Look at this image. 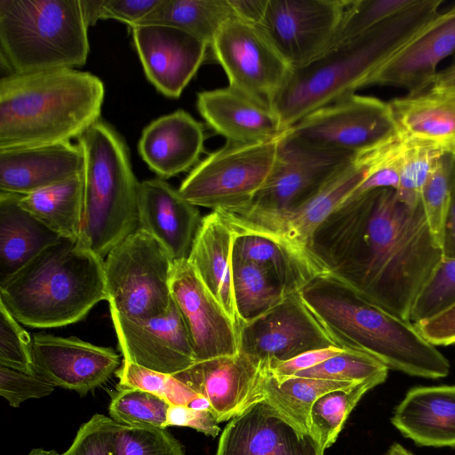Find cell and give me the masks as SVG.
<instances>
[{"label":"cell","instance_id":"6da1fadb","mask_svg":"<svg viewBox=\"0 0 455 455\" xmlns=\"http://www.w3.org/2000/svg\"><path fill=\"white\" fill-rule=\"evenodd\" d=\"M309 251L327 273L406 321L443 257L422 204L411 206L390 188L344 201L315 230Z\"/></svg>","mask_w":455,"mask_h":455},{"label":"cell","instance_id":"7a4b0ae2","mask_svg":"<svg viewBox=\"0 0 455 455\" xmlns=\"http://www.w3.org/2000/svg\"><path fill=\"white\" fill-rule=\"evenodd\" d=\"M299 294L338 347L366 354L413 377L437 379L449 374L448 359L413 323L371 302L331 274L316 275Z\"/></svg>","mask_w":455,"mask_h":455},{"label":"cell","instance_id":"3957f363","mask_svg":"<svg viewBox=\"0 0 455 455\" xmlns=\"http://www.w3.org/2000/svg\"><path fill=\"white\" fill-rule=\"evenodd\" d=\"M442 0H417L366 32L292 68L272 108L289 129L313 111L355 93L376 70L438 13Z\"/></svg>","mask_w":455,"mask_h":455},{"label":"cell","instance_id":"277c9868","mask_svg":"<svg viewBox=\"0 0 455 455\" xmlns=\"http://www.w3.org/2000/svg\"><path fill=\"white\" fill-rule=\"evenodd\" d=\"M103 82L75 68L0 80V149L70 142L100 120Z\"/></svg>","mask_w":455,"mask_h":455},{"label":"cell","instance_id":"5b68a950","mask_svg":"<svg viewBox=\"0 0 455 455\" xmlns=\"http://www.w3.org/2000/svg\"><path fill=\"white\" fill-rule=\"evenodd\" d=\"M102 300H108L104 259L63 237L0 283V302L34 328L75 323Z\"/></svg>","mask_w":455,"mask_h":455},{"label":"cell","instance_id":"8992f818","mask_svg":"<svg viewBox=\"0 0 455 455\" xmlns=\"http://www.w3.org/2000/svg\"><path fill=\"white\" fill-rule=\"evenodd\" d=\"M84 154V208L77 242L104 259L139 228L140 183L118 132L99 120L79 138Z\"/></svg>","mask_w":455,"mask_h":455},{"label":"cell","instance_id":"52a82bcc","mask_svg":"<svg viewBox=\"0 0 455 455\" xmlns=\"http://www.w3.org/2000/svg\"><path fill=\"white\" fill-rule=\"evenodd\" d=\"M81 0H0V49L12 74L74 68L90 51Z\"/></svg>","mask_w":455,"mask_h":455},{"label":"cell","instance_id":"ba28073f","mask_svg":"<svg viewBox=\"0 0 455 455\" xmlns=\"http://www.w3.org/2000/svg\"><path fill=\"white\" fill-rule=\"evenodd\" d=\"M173 264L166 249L149 233L138 228L129 235L104 259L110 312L132 319L167 312L172 303Z\"/></svg>","mask_w":455,"mask_h":455},{"label":"cell","instance_id":"9c48e42d","mask_svg":"<svg viewBox=\"0 0 455 455\" xmlns=\"http://www.w3.org/2000/svg\"><path fill=\"white\" fill-rule=\"evenodd\" d=\"M285 134L254 144L227 141L191 170L180 194L215 212L246 205L269 179Z\"/></svg>","mask_w":455,"mask_h":455},{"label":"cell","instance_id":"30bf717a","mask_svg":"<svg viewBox=\"0 0 455 455\" xmlns=\"http://www.w3.org/2000/svg\"><path fill=\"white\" fill-rule=\"evenodd\" d=\"M396 133L388 103L352 93L308 114L287 135L325 150L357 154Z\"/></svg>","mask_w":455,"mask_h":455},{"label":"cell","instance_id":"8fae6325","mask_svg":"<svg viewBox=\"0 0 455 455\" xmlns=\"http://www.w3.org/2000/svg\"><path fill=\"white\" fill-rule=\"evenodd\" d=\"M355 156L314 148L290 138L286 132L264 187L246 205L227 211L251 213L293 211L315 196Z\"/></svg>","mask_w":455,"mask_h":455},{"label":"cell","instance_id":"7c38bea8","mask_svg":"<svg viewBox=\"0 0 455 455\" xmlns=\"http://www.w3.org/2000/svg\"><path fill=\"white\" fill-rule=\"evenodd\" d=\"M238 339L239 353L264 372L302 353L337 347L299 292L241 323Z\"/></svg>","mask_w":455,"mask_h":455},{"label":"cell","instance_id":"4fadbf2b","mask_svg":"<svg viewBox=\"0 0 455 455\" xmlns=\"http://www.w3.org/2000/svg\"><path fill=\"white\" fill-rule=\"evenodd\" d=\"M211 48L229 87L272 108L291 68L257 26L233 17L220 28Z\"/></svg>","mask_w":455,"mask_h":455},{"label":"cell","instance_id":"5bb4252c","mask_svg":"<svg viewBox=\"0 0 455 455\" xmlns=\"http://www.w3.org/2000/svg\"><path fill=\"white\" fill-rule=\"evenodd\" d=\"M367 165L356 154L355 159L315 196L302 206L283 213H251L217 211L235 234H254L275 239L315 259L309 244L315 230L363 182ZM215 212V211H213Z\"/></svg>","mask_w":455,"mask_h":455},{"label":"cell","instance_id":"9a60e30c","mask_svg":"<svg viewBox=\"0 0 455 455\" xmlns=\"http://www.w3.org/2000/svg\"><path fill=\"white\" fill-rule=\"evenodd\" d=\"M348 0H267L257 25L292 68L311 62L331 45Z\"/></svg>","mask_w":455,"mask_h":455},{"label":"cell","instance_id":"2e32d148","mask_svg":"<svg viewBox=\"0 0 455 455\" xmlns=\"http://www.w3.org/2000/svg\"><path fill=\"white\" fill-rule=\"evenodd\" d=\"M170 286L187 327L196 362L239 353L236 325L188 259L174 261Z\"/></svg>","mask_w":455,"mask_h":455},{"label":"cell","instance_id":"e0dca14e","mask_svg":"<svg viewBox=\"0 0 455 455\" xmlns=\"http://www.w3.org/2000/svg\"><path fill=\"white\" fill-rule=\"evenodd\" d=\"M110 314L124 360L171 375L196 362L187 327L173 299L167 312L151 318Z\"/></svg>","mask_w":455,"mask_h":455},{"label":"cell","instance_id":"ac0fdd59","mask_svg":"<svg viewBox=\"0 0 455 455\" xmlns=\"http://www.w3.org/2000/svg\"><path fill=\"white\" fill-rule=\"evenodd\" d=\"M34 371L55 387L81 395L99 387L120 367V355L75 337L32 336Z\"/></svg>","mask_w":455,"mask_h":455},{"label":"cell","instance_id":"d6986e66","mask_svg":"<svg viewBox=\"0 0 455 455\" xmlns=\"http://www.w3.org/2000/svg\"><path fill=\"white\" fill-rule=\"evenodd\" d=\"M130 28L148 81L164 95L179 98L204 60L209 46L172 26L142 24Z\"/></svg>","mask_w":455,"mask_h":455},{"label":"cell","instance_id":"ffe728a7","mask_svg":"<svg viewBox=\"0 0 455 455\" xmlns=\"http://www.w3.org/2000/svg\"><path fill=\"white\" fill-rule=\"evenodd\" d=\"M216 455H324V451L311 433L260 400L229 420Z\"/></svg>","mask_w":455,"mask_h":455},{"label":"cell","instance_id":"44dd1931","mask_svg":"<svg viewBox=\"0 0 455 455\" xmlns=\"http://www.w3.org/2000/svg\"><path fill=\"white\" fill-rule=\"evenodd\" d=\"M455 52V5L437 13L371 76L367 85L406 89L408 94L426 91L439 63Z\"/></svg>","mask_w":455,"mask_h":455},{"label":"cell","instance_id":"7402d4cb","mask_svg":"<svg viewBox=\"0 0 455 455\" xmlns=\"http://www.w3.org/2000/svg\"><path fill=\"white\" fill-rule=\"evenodd\" d=\"M264 374L248 357L238 353L196 361L172 376L204 396L220 423L263 400L260 385Z\"/></svg>","mask_w":455,"mask_h":455},{"label":"cell","instance_id":"603a6c76","mask_svg":"<svg viewBox=\"0 0 455 455\" xmlns=\"http://www.w3.org/2000/svg\"><path fill=\"white\" fill-rule=\"evenodd\" d=\"M138 212L139 228L157 239L174 261L188 258L202 218L178 189L161 178L140 182Z\"/></svg>","mask_w":455,"mask_h":455},{"label":"cell","instance_id":"cb8c5ba5","mask_svg":"<svg viewBox=\"0 0 455 455\" xmlns=\"http://www.w3.org/2000/svg\"><path fill=\"white\" fill-rule=\"evenodd\" d=\"M78 144H56L0 149V192L28 195L84 172Z\"/></svg>","mask_w":455,"mask_h":455},{"label":"cell","instance_id":"d4e9b609","mask_svg":"<svg viewBox=\"0 0 455 455\" xmlns=\"http://www.w3.org/2000/svg\"><path fill=\"white\" fill-rule=\"evenodd\" d=\"M196 105L208 125L227 141L260 143L288 131L272 108L229 86L199 92Z\"/></svg>","mask_w":455,"mask_h":455},{"label":"cell","instance_id":"484cf974","mask_svg":"<svg viewBox=\"0 0 455 455\" xmlns=\"http://www.w3.org/2000/svg\"><path fill=\"white\" fill-rule=\"evenodd\" d=\"M390 421L419 447L455 449V385L410 388Z\"/></svg>","mask_w":455,"mask_h":455},{"label":"cell","instance_id":"4316f807","mask_svg":"<svg viewBox=\"0 0 455 455\" xmlns=\"http://www.w3.org/2000/svg\"><path fill=\"white\" fill-rule=\"evenodd\" d=\"M204 143L202 124L180 109L150 123L142 132L138 148L147 165L161 179H167L191 168Z\"/></svg>","mask_w":455,"mask_h":455},{"label":"cell","instance_id":"83f0119b","mask_svg":"<svg viewBox=\"0 0 455 455\" xmlns=\"http://www.w3.org/2000/svg\"><path fill=\"white\" fill-rule=\"evenodd\" d=\"M387 103L401 139L455 154V93L426 90Z\"/></svg>","mask_w":455,"mask_h":455},{"label":"cell","instance_id":"f1b7e54d","mask_svg":"<svg viewBox=\"0 0 455 455\" xmlns=\"http://www.w3.org/2000/svg\"><path fill=\"white\" fill-rule=\"evenodd\" d=\"M234 238L228 222L212 211L202 218L188 261L238 329L233 290Z\"/></svg>","mask_w":455,"mask_h":455},{"label":"cell","instance_id":"f546056e","mask_svg":"<svg viewBox=\"0 0 455 455\" xmlns=\"http://www.w3.org/2000/svg\"><path fill=\"white\" fill-rule=\"evenodd\" d=\"M20 196L0 192V283L61 238L20 205Z\"/></svg>","mask_w":455,"mask_h":455},{"label":"cell","instance_id":"4dcf8cb0","mask_svg":"<svg viewBox=\"0 0 455 455\" xmlns=\"http://www.w3.org/2000/svg\"><path fill=\"white\" fill-rule=\"evenodd\" d=\"M233 257L264 268L286 295L299 292L326 270L312 257L267 236L235 234Z\"/></svg>","mask_w":455,"mask_h":455},{"label":"cell","instance_id":"1f68e13d","mask_svg":"<svg viewBox=\"0 0 455 455\" xmlns=\"http://www.w3.org/2000/svg\"><path fill=\"white\" fill-rule=\"evenodd\" d=\"M19 204L60 237L77 241L84 208L83 173L21 196Z\"/></svg>","mask_w":455,"mask_h":455},{"label":"cell","instance_id":"d6a6232c","mask_svg":"<svg viewBox=\"0 0 455 455\" xmlns=\"http://www.w3.org/2000/svg\"><path fill=\"white\" fill-rule=\"evenodd\" d=\"M233 17L235 13L229 0H159L136 25L175 27L194 35L211 47L220 28Z\"/></svg>","mask_w":455,"mask_h":455},{"label":"cell","instance_id":"836d02e7","mask_svg":"<svg viewBox=\"0 0 455 455\" xmlns=\"http://www.w3.org/2000/svg\"><path fill=\"white\" fill-rule=\"evenodd\" d=\"M355 384L359 383L298 376L277 379L267 371L260 391L263 400L300 430L310 433L309 414L315 400L327 392Z\"/></svg>","mask_w":455,"mask_h":455},{"label":"cell","instance_id":"e575fe53","mask_svg":"<svg viewBox=\"0 0 455 455\" xmlns=\"http://www.w3.org/2000/svg\"><path fill=\"white\" fill-rule=\"evenodd\" d=\"M232 265L234 297L240 324L266 313L287 296L259 265L234 257Z\"/></svg>","mask_w":455,"mask_h":455},{"label":"cell","instance_id":"d590c367","mask_svg":"<svg viewBox=\"0 0 455 455\" xmlns=\"http://www.w3.org/2000/svg\"><path fill=\"white\" fill-rule=\"evenodd\" d=\"M375 387L373 383L363 382L327 392L315 400L310 410L309 428L323 451L336 442L350 412Z\"/></svg>","mask_w":455,"mask_h":455},{"label":"cell","instance_id":"8d00e7d4","mask_svg":"<svg viewBox=\"0 0 455 455\" xmlns=\"http://www.w3.org/2000/svg\"><path fill=\"white\" fill-rule=\"evenodd\" d=\"M388 368L377 359L355 351L342 350L326 361L294 376L353 383L371 382L379 386L388 375Z\"/></svg>","mask_w":455,"mask_h":455},{"label":"cell","instance_id":"74e56055","mask_svg":"<svg viewBox=\"0 0 455 455\" xmlns=\"http://www.w3.org/2000/svg\"><path fill=\"white\" fill-rule=\"evenodd\" d=\"M455 175V154L442 153L423 186L421 204L432 234L442 247L443 225L450 204Z\"/></svg>","mask_w":455,"mask_h":455},{"label":"cell","instance_id":"f35d334b","mask_svg":"<svg viewBox=\"0 0 455 455\" xmlns=\"http://www.w3.org/2000/svg\"><path fill=\"white\" fill-rule=\"evenodd\" d=\"M171 404L161 397L138 388H120L112 396L110 418L122 425L165 429Z\"/></svg>","mask_w":455,"mask_h":455},{"label":"cell","instance_id":"ab89813d","mask_svg":"<svg viewBox=\"0 0 455 455\" xmlns=\"http://www.w3.org/2000/svg\"><path fill=\"white\" fill-rule=\"evenodd\" d=\"M416 2L417 0H348L331 47L366 32L410 8Z\"/></svg>","mask_w":455,"mask_h":455},{"label":"cell","instance_id":"60d3db41","mask_svg":"<svg viewBox=\"0 0 455 455\" xmlns=\"http://www.w3.org/2000/svg\"><path fill=\"white\" fill-rule=\"evenodd\" d=\"M403 140L399 185L395 191L402 201L417 206L421 203L423 186L443 151L425 142Z\"/></svg>","mask_w":455,"mask_h":455},{"label":"cell","instance_id":"b9f144b4","mask_svg":"<svg viewBox=\"0 0 455 455\" xmlns=\"http://www.w3.org/2000/svg\"><path fill=\"white\" fill-rule=\"evenodd\" d=\"M116 375L121 388L149 392L171 405L188 406L200 395L171 374L155 371L125 360H123Z\"/></svg>","mask_w":455,"mask_h":455},{"label":"cell","instance_id":"7bdbcfd3","mask_svg":"<svg viewBox=\"0 0 455 455\" xmlns=\"http://www.w3.org/2000/svg\"><path fill=\"white\" fill-rule=\"evenodd\" d=\"M455 304V259L443 258L419 293L409 321L419 323Z\"/></svg>","mask_w":455,"mask_h":455},{"label":"cell","instance_id":"ee69618b","mask_svg":"<svg viewBox=\"0 0 455 455\" xmlns=\"http://www.w3.org/2000/svg\"><path fill=\"white\" fill-rule=\"evenodd\" d=\"M114 455H186L182 444L169 431L120 425L114 441Z\"/></svg>","mask_w":455,"mask_h":455},{"label":"cell","instance_id":"f6af8a7d","mask_svg":"<svg viewBox=\"0 0 455 455\" xmlns=\"http://www.w3.org/2000/svg\"><path fill=\"white\" fill-rule=\"evenodd\" d=\"M0 365L33 372L32 337L0 302Z\"/></svg>","mask_w":455,"mask_h":455},{"label":"cell","instance_id":"bcb514c9","mask_svg":"<svg viewBox=\"0 0 455 455\" xmlns=\"http://www.w3.org/2000/svg\"><path fill=\"white\" fill-rule=\"evenodd\" d=\"M118 422L103 414H94L78 429L69 448L61 455H114Z\"/></svg>","mask_w":455,"mask_h":455},{"label":"cell","instance_id":"7dc6e473","mask_svg":"<svg viewBox=\"0 0 455 455\" xmlns=\"http://www.w3.org/2000/svg\"><path fill=\"white\" fill-rule=\"evenodd\" d=\"M55 386L36 371L26 372L0 365V395L10 406L17 408L32 398L49 395Z\"/></svg>","mask_w":455,"mask_h":455},{"label":"cell","instance_id":"c3c4849f","mask_svg":"<svg viewBox=\"0 0 455 455\" xmlns=\"http://www.w3.org/2000/svg\"><path fill=\"white\" fill-rule=\"evenodd\" d=\"M159 0H99L98 20L114 19L130 28L138 24Z\"/></svg>","mask_w":455,"mask_h":455},{"label":"cell","instance_id":"681fc988","mask_svg":"<svg viewBox=\"0 0 455 455\" xmlns=\"http://www.w3.org/2000/svg\"><path fill=\"white\" fill-rule=\"evenodd\" d=\"M168 427H187L208 436L216 437L220 431L219 421L211 410H194L184 405H170L164 425Z\"/></svg>","mask_w":455,"mask_h":455},{"label":"cell","instance_id":"f907efd6","mask_svg":"<svg viewBox=\"0 0 455 455\" xmlns=\"http://www.w3.org/2000/svg\"><path fill=\"white\" fill-rule=\"evenodd\" d=\"M414 325L419 333L434 346L455 343V304Z\"/></svg>","mask_w":455,"mask_h":455},{"label":"cell","instance_id":"816d5d0a","mask_svg":"<svg viewBox=\"0 0 455 455\" xmlns=\"http://www.w3.org/2000/svg\"><path fill=\"white\" fill-rule=\"evenodd\" d=\"M342 350L338 347H329L307 351L280 363L268 372L277 379L291 377L299 371L310 369L326 361Z\"/></svg>","mask_w":455,"mask_h":455},{"label":"cell","instance_id":"f5cc1de1","mask_svg":"<svg viewBox=\"0 0 455 455\" xmlns=\"http://www.w3.org/2000/svg\"><path fill=\"white\" fill-rule=\"evenodd\" d=\"M235 17L257 26L263 18L267 0H229Z\"/></svg>","mask_w":455,"mask_h":455},{"label":"cell","instance_id":"db71d44e","mask_svg":"<svg viewBox=\"0 0 455 455\" xmlns=\"http://www.w3.org/2000/svg\"><path fill=\"white\" fill-rule=\"evenodd\" d=\"M442 251L443 258L455 259V175L452 194L443 225Z\"/></svg>","mask_w":455,"mask_h":455},{"label":"cell","instance_id":"11a10c76","mask_svg":"<svg viewBox=\"0 0 455 455\" xmlns=\"http://www.w3.org/2000/svg\"><path fill=\"white\" fill-rule=\"evenodd\" d=\"M427 90L455 93V59L449 67L436 73Z\"/></svg>","mask_w":455,"mask_h":455},{"label":"cell","instance_id":"9f6ffc18","mask_svg":"<svg viewBox=\"0 0 455 455\" xmlns=\"http://www.w3.org/2000/svg\"><path fill=\"white\" fill-rule=\"evenodd\" d=\"M382 455H414L399 443H393Z\"/></svg>","mask_w":455,"mask_h":455},{"label":"cell","instance_id":"6f0895ef","mask_svg":"<svg viewBox=\"0 0 455 455\" xmlns=\"http://www.w3.org/2000/svg\"><path fill=\"white\" fill-rule=\"evenodd\" d=\"M28 455H61V454H59L56 451L54 450H50V451H47V450H44L42 448H35L33 449L29 453Z\"/></svg>","mask_w":455,"mask_h":455}]
</instances>
